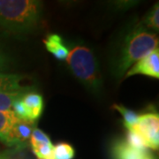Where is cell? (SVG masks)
<instances>
[{
  "mask_svg": "<svg viewBox=\"0 0 159 159\" xmlns=\"http://www.w3.org/2000/svg\"><path fill=\"white\" fill-rule=\"evenodd\" d=\"M158 48V37L137 24L124 36L112 63V73L121 77L131 66Z\"/></svg>",
  "mask_w": 159,
  "mask_h": 159,
  "instance_id": "obj_1",
  "label": "cell"
},
{
  "mask_svg": "<svg viewBox=\"0 0 159 159\" xmlns=\"http://www.w3.org/2000/svg\"><path fill=\"white\" fill-rule=\"evenodd\" d=\"M43 12L37 0H0V24L11 32L23 33L34 29Z\"/></svg>",
  "mask_w": 159,
  "mask_h": 159,
  "instance_id": "obj_2",
  "label": "cell"
},
{
  "mask_svg": "<svg viewBox=\"0 0 159 159\" xmlns=\"http://www.w3.org/2000/svg\"><path fill=\"white\" fill-rule=\"evenodd\" d=\"M71 72L90 90L99 95L102 89V79L95 54L88 46L74 43L69 50L66 58Z\"/></svg>",
  "mask_w": 159,
  "mask_h": 159,
  "instance_id": "obj_3",
  "label": "cell"
},
{
  "mask_svg": "<svg viewBox=\"0 0 159 159\" xmlns=\"http://www.w3.org/2000/svg\"><path fill=\"white\" fill-rule=\"evenodd\" d=\"M159 116L157 112L149 111L139 115L136 124L127 130L140 134L148 148L157 150L159 146Z\"/></svg>",
  "mask_w": 159,
  "mask_h": 159,
  "instance_id": "obj_4",
  "label": "cell"
},
{
  "mask_svg": "<svg viewBox=\"0 0 159 159\" xmlns=\"http://www.w3.org/2000/svg\"><path fill=\"white\" fill-rule=\"evenodd\" d=\"M34 123L35 122L31 120H24L17 118L11 125L6 145L12 148H27L32 132L35 128Z\"/></svg>",
  "mask_w": 159,
  "mask_h": 159,
  "instance_id": "obj_5",
  "label": "cell"
},
{
  "mask_svg": "<svg viewBox=\"0 0 159 159\" xmlns=\"http://www.w3.org/2000/svg\"><path fill=\"white\" fill-rule=\"evenodd\" d=\"M112 159H156L148 148H137L127 144L124 139H116L111 146Z\"/></svg>",
  "mask_w": 159,
  "mask_h": 159,
  "instance_id": "obj_6",
  "label": "cell"
},
{
  "mask_svg": "<svg viewBox=\"0 0 159 159\" xmlns=\"http://www.w3.org/2000/svg\"><path fill=\"white\" fill-rule=\"evenodd\" d=\"M136 74H143L146 76L159 78V50L157 48L148 56L137 61L125 73V78Z\"/></svg>",
  "mask_w": 159,
  "mask_h": 159,
  "instance_id": "obj_7",
  "label": "cell"
},
{
  "mask_svg": "<svg viewBox=\"0 0 159 159\" xmlns=\"http://www.w3.org/2000/svg\"><path fill=\"white\" fill-rule=\"evenodd\" d=\"M24 105L29 111V119L35 122L42 116L43 110V97L34 92H28L21 98Z\"/></svg>",
  "mask_w": 159,
  "mask_h": 159,
  "instance_id": "obj_8",
  "label": "cell"
},
{
  "mask_svg": "<svg viewBox=\"0 0 159 159\" xmlns=\"http://www.w3.org/2000/svg\"><path fill=\"white\" fill-rule=\"evenodd\" d=\"M47 51L58 59L59 61L66 60L69 49L64 44L62 37L57 34H49L43 41Z\"/></svg>",
  "mask_w": 159,
  "mask_h": 159,
  "instance_id": "obj_9",
  "label": "cell"
},
{
  "mask_svg": "<svg viewBox=\"0 0 159 159\" xmlns=\"http://www.w3.org/2000/svg\"><path fill=\"white\" fill-rule=\"evenodd\" d=\"M25 78V76L20 74L0 73V92L29 90V87L21 85V82Z\"/></svg>",
  "mask_w": 159,
  "mask_h": 159,
  "instance_id": "obj_10",
  "label": "cell"
},
{
  "mask_svg": "<svg viewBox=\"0 0 159 159\" xmlns=\"http://www.w3.org/2000/svg\"><path fill=\"white\" fill-rule=\"evenodd\" d=\"M16 116L12 111H0V141L6 144L7 137L11 130V125L16 120Z\"/></svg>",
  "mask_w": 159,
  "mask_h": 159,
  "instance_id": "obj_11",
  "label": "cell"
},
{
  "mask_svg": "<svg viewBox=\"0 0 159 159\" xmlns=\"http://www.w3.org/2000/svg\"><path fill=\"white\" fill-rule=\"evenodd\" d=\"M29 90L12 91V92H0V111H11L13 102L21 97Z\"/></svg>",
  "mask_w": 159,
  "mask_h": 159,
  "instance_id": "obj_12",
  "label": "cell"
},
{
  "mask_svg": "<svg viewBox=\"0 0 159 159\" xmlns=\"http://www.w3.org/2000/svg\"><path fill=\"white\" fill-rule=\"evenodd\" d=\"M32 152L37 159H56L52 143H41L31 145Z\"/></svg>",
  "mask_w": 159,
  "mask_h": 159,
  "instance_id": "obj_13",
  "label": "cell"
},
{
  "mask_svg": "<svg viewBox=\"0 0 159 159\" xmlns=\"http://www.w3.org/2000/svg\"><path fill=\"white\" fill-rule=\"evenodd\" d=\"M112 108H114L116 111H118L119 113L123 116V119H124V125L125 127L127 129L131 128L134 125H135L139 118V115L132 111L130 109L125 108V106L123 105H120V104H113L112 105Z\"/></svg>",
  "mask_w": 159,
  "mask_h": 159,
  "instance_id": "obj_14",
  "label": "cell"
},
{
  "mask_svg": "<svg viewBox=\"0 0 159 159\" xmlns=\"http://www.w3.org/2000/svg\"><path fill=\"white\" fill-rule=\"evenodd\" d=\"M54 155L56 159H73L75 156V150L69 143L59 142L54 146Z\"/></svg>",
  "mask_w": 159,
  "mask_h": 159,
  "instance_id": "obj_15",
  "label": "cell"
},
{
  "mask_svg": "<svg viewBox=\"0 0 159 159\" xmlns=\"http://www.w3.org/2000/svg\"><path fill=\"white\" fill-rule=\"evenodd\" d=\"M142 23L148 28L158 31L159 29V6L158 3H157L155 6L152 7V9L148 11L146 17L144 18Z\"/></svg>",
  "mask_w": 159,
  "mask_h": 159,
  "instance_id": "obj_16",
  "label": "cell"
},
{
  "mask_svg": "<svg viewBox=\"0 0 159 159\" xmlns=\"http://www.w3.org/2000/svg\"><path fill=\"white\" fill-rule=\"evenodd\" d=\"M127 131L126 132V136H125L124 140L127 144H129L130 146H133V147L137 148H147L145 142H144L143 139L140 134H138L136 132H134V131Z\"/></svg>",
  "mask_w": 159,
  "mask_h": 159,
  "instance_id": "obj_17",
  "label": "cell"
},
{
  "mask_svg": "<svg viewBox=\"0 0 159 159\" xmlns=\"http://www.w3.org/2000/svg\"><path fill=\"white\" fill-rule=\"evenodd\" d=\"M21 98H19L13 102L12 107H11V111H13L14 115L16 116V118H18V119H24V120H30L29 116V111L26 108V106L24 105Z\"/></svg>",
  "mask_w": 159,
  "mask_h": 159,
  "instance_id": "obj_18",
  "label": "cell"
},
{
  "mask_svg": "<svg viewBox=\"0 0 159 159\" xmlns=\"http://www.w3.org/2000/svg\"><path fill=\"white\" fill-rule=\"evenodd\" d=\"M29 141H30L31 145L41 144V143H51L50 137L48 136L45 133H43V131L36 128V127L32 132V134H31Z\"/></svg>",
  "mask_w": 159,
  "mask_h": 159,
  "instance_id": "obj_19",
  "label": "cell"
},
{
  "mask_svg": "<svg viewBox=\"0 0 159 159\" xmlns=\"http://www.w3.org/2000/svg\"><path fill=\"white\" fill-rule=\"evenodd\" d=\"M25 148H13L11 150L0 154V159H29L28 155L23 152Z\"/></svg>",
  "mask_w": 159,
  "mask_h": 159,
  "instance_id": "obj_20",
  "label": "cell"
},
{
  "mask_svg": "<svg viewBox=\"0 0 159 159\" xmlns=\"http://www.w3.org/2000/svg\"><path fill=\"white\" fill-rule=\"evenodd\" d=\"M10 62L11 60L9 57L0 48V73H3L10 68Z\"/></svg>",
  "mask_w": 159,
  "mask_h": 159,
  "instance_id": "obj_21",
  "label": "cell"
}]
</instances>
